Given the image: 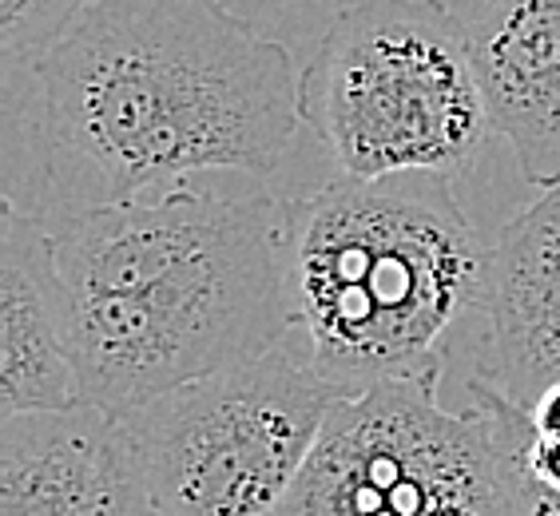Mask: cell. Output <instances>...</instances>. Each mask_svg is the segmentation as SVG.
<instances>
[{
    "label": "cell",
    "instance_id": "obj_12",
    "mask_svg": "<svg viewBox=\"0 0 560 516\" xmlns=\"http://www.w3.org/2000/svg\"><path fill=\"white\" fill-rule=\"evenodd\" d=\"M525 418H528V430L537 433V437L560 442V382L545 389V394L525 409Z\"/></svg>",
    "mask_w": 560,
    "mask_h": 516
},
{
    "label": "cell",
    "instance_id": "obj_1",
    "mask_svg": "<svg viewBox=\"0 0 560 516\" xmlns=\"http://www.w3.org/2000/svg\"><path fill=\"white\" fill-rule=\"evenodd\" d=\"M44 223L199 172L270 175L299 131L291 48L223 0H100L9 92Z\"/></svg>",
    "mask_w": 560,
    "mask_h": 516
},
{
    "label": "cell",
    "instance_id": "obj_6",
    "mask_svg": "<svg viewBox=\"0 0 560 516\" xmlns=\"http://www.w3.org/2000/svg\"><path fill=\"white\" fill-rule=\"evenodd\" d=\"M275 516H525L501 394L469 382V406L438 386L386 382L342 398Z\"/></svg>",
    "mask_w": 560,
    "mask_h": 516
},
{
    "label": "cell",
    "instance_id": "obj_9",
    "mask_svg": "<svg viewBox=\"0 0 560 516\" xmlns=\"http://www.w3.org/2000/svg\"><path fill=\"white\" fill-rule=\"evenodd\" d=\"M486 318V382L528 409L560 382V187L497 231Z\"/></svg>",
    "mask_w": 560,
    "mask_h": 516
},
{
    "label": "cell",
    "instance_id": "obj_4",
    "mask_svg": "<svg viewBox=\"0 0 560 516\" xmlns=\"http://www.w3.org/2000/svg\"><path fill=\"white\" fill-rule=\"evenodd\" d=\"M299 116L350 179L469 172L489 112L445 0H358L299 72Z\"/></svg>",
    "mask_w": 560,
    "mask_h": 516
},
{
    "label": "cell",
    "instance_id": "obj_3",
    "mask_svg": "<svg viewBox=\"0 0 560 516\" xmlns=\"http://www.w3.org/2000/svg\"><path fill=\"white\" fill-rule=\"evenodd\" d=\"M489 255L445 175H338L287 199V262L314 366L350 394L442 389L445 350L486 310Z\"/></svg>",
    "mask_w": 560,
    "mask_h": 516
},
{
    "label": "cell",
    "instance_id": "obj_11",
    "mask_svg": "<svg viewBox=\"0 0 560 516\" xmlns=\"http://www.w3.org/2000/svg\"><path fill=\"white\" fill-rule=\"evenodd\" d=\"M100 0H0V64L4 96L21 87L33 64Z\"/></svg>",
    "mask_w": 560,
    "mask_h": 516
},
{
    "label": "cell",
    "instance_id": "obj_5",
    "mask_svg": "<svg viewBox=\"0 0 560 516\" xmlns=\"http://www.w3.org/2000/svg\"><path fill=\"white\" fill-rule=\"evenodd\" d=\"M350 389L314 366L306 333L131 413L160 516H275Z\"/></svg>",
    "mask_w": 560,
    "mask_h": 516
},
{
    "label": "cell",
    "instance_id": "obj_2",
    "mask_svg": "<svg viewBox=\"0 0 560 516\" xmlns=\"http://www.w3.org/2000/svg\"><path fill=\"white\" fill-rule=\"evenodd\" d=\"M48 226L80 394L112 418L299 330L287 199L179 184Z\"/></svg>",
    "mask_w": 560,
    "mask_h": 516
},
{
    "label": "cell",
    "instance_id": "obj_8",
    "mask_svg": "<svg viewBox=\"0 0 560 516\" xmlns=\"http://www.w3.org/2000/svg\"><path fill=\"white\" fill-rule=\"evenodd\" d=\"M465 40L489 128L513 148L521 179L560 187V0H481Z\"/></svg>",
    "mask_w": 560,
    "mask_h": 516
},
{
    "label": "cell",
    "instance_id": "obj_10",
    "mask_svg": "<svg viewBox=\"0 0 560 516\" xmlns=\"http://www.w3.org/2000/svg\"><path fill=\"white\" fill-rule=\"evenodd\" d=\"M84 406L56 291L52 226L0 203V421Z\"/></svg>",
    "mask_w": 560,
    "mask_h": 516
},
{
    "label": "cell",
    "instance_id": "obj_7",
    "mask_svg": "<svg viewBox=\"0 0 560 516\" xmlns=\"http://www.w3.org/2000/svg\"><path fill=\"white\" fill-rule=\"evenodd\" d=\"M0 516H160L128 418L84 401L0 421Z\"/></svg>",
    "mask_w": 560,
    "mask_h": 516
}]
</instances>
